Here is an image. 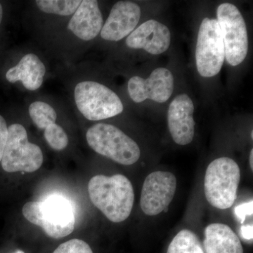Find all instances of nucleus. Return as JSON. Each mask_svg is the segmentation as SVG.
Here are the masks:
<instances>
[{"label": "nucleus", "mask_w": 253, "mask_h": 253, "mask_svg": "<svg viewBox=\"0 0 253 253\" xmlns=\"http://www.w3.org/2000/svg\"><path fill=\"white\" fill-rule=\"evenodd\" d=\"M75 101L80 112L89 121L114 117L124 107L119 96L104 84L94 81L78 83L75 88Z\"/></svg>", "instance_id": "obj_5"}, {"label": "nucleus", "mask_w": 253, "mask_h": 253, "mask_svg": "<svg viewBox=\"0 0 253 253\" xmlns=\"http://www.w3.org/2000/svg\"><path fill=\"white\" fill-rule=\"evenodd\" d=\"M241 180L239 165L230 158L214 160L206 169L204 191L206 199L213 207L226 210L234 205Z\"/></svg>", "instance_id": "obj_3"}, {"label": "nucleus", "mask_w": 253, "mask_h": 253, "mask_svg": "<svg viewBox=\"0 0 253 253\" xmlns=\"http://www.w3.org/2000/svg\"><path fill=\"white\" fill-rule=\"evenodd\" d=\"M176 176L172 172L156 171L145 179L141 190L140 206L146 215L155 216L171 204L176 190Z\"/></svg>", "instance_id": "obj_9"}, {"label": "nucleus", "mask_w": 253, "mask_h": 253, "mask_svg": "<svg viewBox=\"0 0 253 253\" xmlns=\"http://www.w3.org/2000/svg\"><path fill=\"white\" fill-rule=\"evenodd\" d=\"M103 17L97 1L84 0L73 14L68 28L84 41L94 39L101 33Z\"/></svg>", "instance_id": "obj_14"}, {"label": "nucleus", "mask_w": 253, "mask_h": 253, "mask_svg": "<svg viewBox=\"0 0 253 253\" xmlns=\"http://www.w3.org/2000/svg\"><path fill=\"white\" fill-rule=\"evenodd\" d=\"M44 138L51 149L62 151L68 144V137L64 129L56 123L50 125L44 129Z\"/></svg>", "instance_id": "obj_20"}, {"label": "nucleus", "mask_w": 253, "mask_h": 253, "mask_svg": "<svg viewBox=\"0 0 253 253\" xmlns=\"http://www.w3.org/2000/svg\"><path fill=\"white\" fill-rule=\"evenodd\" d=\"M194 105L186 94L174 98L168 113V127L176 144L185 146L193 141L195 134Z\"/></svg>", "instance_id": "obj_11"}, {"label": "nucleus", "mask_w": 253, "mask_h": 253, "mask_svg": "<svg viewBox=\"0 0 253 253\" xmlns=\"http://www.w3.org/2000/svg\"><path fill=\"white\" fill-rule=\"evenodd\" d=\"M11 253H25L23 252V251H21V250H17V251H15V252Z\"/></svg>", "instance_id": "obj_27"}, {"label": "nucleus", "mask_w": 253, "mask_h": 253, "mask_svg": "<svg viewBox=\"0 0 253 253\" xmlns=\"http://www.w3.org/2000/svg\"><path fill=\"white\" fill-rule=\"evenodd\" d=\"M241 234L243 237L246 240L253 239V226H242L241 228Z\"/></svg>", "instance_id": "obj_24"}, {"label": "nucleus", "mask_w": 253, "mask_h": 253, "mask_svg": "<svg viewBox=\"0 0 253 253\" xmlns=\"http://www.w3.org/2000/svg\"><path fill=\"white\" fill-rule=\"evenodd\" d=\"M141 17V9L136 3L120 1L116 3L101 31L105 41L118 42L129 36Z\"/></svg>", "instance_id": "obj_12"}, {"label": "nucleus", "mask_w": 253, "mask_h": 253, "mask_svg": "<svg viewBox=\"0 0 253 253\" xmlns=\"http://www.w3.org/2000/svg\"><path fill=\"white\" fill-rule=\"evenodd\" d=\"M204 236L206 253H244L239 236L226 224H210L205 229Z\"/></svg>", "instance_id": "obj_16"}, {"label": "nucleus", "mask_w": 253, "mask_h": 253, "mask_svg": "<svg viewBox=\"0 0 253 253\" xmlns=\"http://www.w3.org/2000/svg\"><path fill=\"white\" fill-rule=\"evenodd\" d=\"M8 137V126L6 121L0 116V163L2 159L5 146Z\"/></svg>", "instance_id": "obj_22"}, {"label": "nucleus", "mask_w": 253, "mask_h": 253, "mask_svg": "<svg viewBox=\"0 0 253 253\" xmlns=\"http://www.w3.org/2000/svg\"><path fill=\"white\" fill-rule=\"evenodd\" d=\"M22 213L28 221L41 226L53 239L66 237L75 229V208L67 199L59 195L43 201L26 203Z\"/></svg>", "instance_id": "obj_2"}, {"label": "nucleus", "mask_w": 253, "mask_h": 253, "mask_svg": "<svg viewBox=\"0 0 253 253\" xmlns=\"http://www.w3.org/2000/svg\"><path fill=\"white\" fill-rule=\"evenodd\" d=\"M171 42L169 28L156 20H149L126 38V44L134 49H144L151 54H163Z\"/></svg>", "instance_id": "obj_13"}, {"label": "nucleus", "mask_w": 253, "mask_h": 253, "mask_svg": "<svg viewBox=\"0 0 253 253\" xmlns=\"http://www.w3.org/2000/svg\"><path fill=\"white\" fill-rule=\"evenodd\" d=\"M250 166L251 169L253 170V150H251V154H250Z\"/></svg>", "instance_id": "obj_25"}, {"label": "nucleus", "mask_w": 253, "mask_h": 253, "mask_svg": "<svg viewBox=\"0 0 253 253\" xmlns=\"http://www.w3.org/2000/svg\"><path fill=\"white\" fill-rule=\"evenodd\" d=\"M53 253H93V251L85 241L76 239L60 245Z\"/></svg>", "instance_id": "obj_21"}, {"label": "nucleus", "mask_w": 253, "mask_h": 253, "mask_svg": "<svg viewBox=\"0 0 253 253\" xmlns=\"http://www.w3.org/2000/svg\"><path fill=\"white\" fill-rule=\"evenodd\" d=\"M127 89L131 100L135 103H141L146 99L157 103L166 102L174 90V78L167 68H156L147 79L139 76L130 78Z\"/></svg>", "instance_id": "obj_10"}, {"label": "nucleus", "mask_w": 253, "mask_h": 253, "mask_svg": "<svg viewBox=\"0 0 253 253\" xmlns=\"http://www.w3.org/2000/svg\"><path fill=\"white\" fill-rule=\"evenodd\" d=\"M43 163L39 146L28 141L26 128L20 124L8 126V137L1 161L3 171L7 173L33 172Z\"/></svg>", "instance_id": "obj_6"}, {"label": "nucleus", "mask_w": 253, "mask_h": 253, "mask_svg": "<svg viewBox=\"0 0 253 253\" xmlns=\"http://www.w3.org/2000/svg\"><path fill=\"white\" fill-rule=\"evenodd\" d=\"M45 73V66L39 57L34 54H28L16 66L10 68L6 78L11 83L21 81L26 89L36 91L42 84Z\"/></svg>", "instance_id": "obj_15"}, {"label": "nucleus", "mask_w": 253, "mask_h": 253, "mask_svg": "<svg viewBox=\"0 0 253 253\" xmlns=\"http://www.w3.org/2000/svg\"><path fill=\"white\" fill-rule=\"evenodd\" d=\"M251 138L253 139V131H252V132H251Z\"/></svg>", "instance_id": "obj_28"}, {"label": "nucleus", "mask_w": 253, "mask_h": 253, "mask_svg": "<svg viewBox=\"0 0 253 253\" xmlns=\"http://www.w3.org/2000/svg\"><path fill=\"white\" fill-rule=\"evenodd\" d=\"M167 253H205V251L196 234L189 229H183L171 241Z\"/></svg>", "instance_id": "obj_17"}, {"label": "nucleus", "mask_w": 253, "mask_h": 253, "mask_svg": "<svg viewBox=\"0 0 253 253\" xmlns=\"http://www.w3.org/2000/svg\"><path fill=\"white\" fill-rule=\"evenodd\" d=\"M225 59L224 42L217 19L206 18L200 26L196 49L198 72L212 78L220 72Z\"/></svg>", "instance_id": "obj_8"}, {"label": "nucleus", "mask_w": 253, "mask_h": 253, "mask_svg": "<svg viewBox=\"0 0 253 253\" xmlns=\"http://www.w3.org/2000/svg\"><path fill=\"white\" fill-rule=\"evenodd\" d=\"M32 121L39 129H45L50 125L56 123L57 114L55 110L43 101H35L29 106Z\"/></svg>", "instance_id": "obj_19"}, {"label": "nucleus", "mask_w": 253, "mask_h": 253, "mask_svg": "<svg viewBox=\"0 0 253 253\" xmlns=\"http://www.w3.org/2000/svg\"><path fill=\"white\" fill-rule=\"evenodd\" d=\"M88 193L91 203L110 221L122 222L130 215L134 193L131 181L126 176H93L88 183Z\"/></svg>", "instance_id": "obj_1"}, {"label": "nucleus", "mask_w": 253, "mask_h": 253, "mask_svg": "<svg viewBox=\"0 0 253 253\" xmlns=\"http://www.w3.org/2000/svg\"><path fill=\"white\" fill-rule=\"evenodd\" d=\"M217 16L225 59L231 66H238L243 63L249 51V37L244 18L235 5L230 3L219 5Z\"/></svg>", "instance_id": "obj_7"}, {"label": "nucleus", "mask_w": 253, "mask_h": 253, "mask_svg": "<svg viewBox=\"0 0 253 253\" xmlns=\"http://www.w3.org/2000/svg\"><path fill=\"white\" fill-rule=\"evenodd\" d=\"M253 203L247 205H243V206H239L236 209V213L238 217L244 218L246 214H252L253 212Z\"/></svg>", "instance_id": "obj_23"}, {"label": "nucleus", "mask_w": 253, "mask_h": 253, "mask_svg": "<svg viewBox=\"0 0 253 253\" xmlns=\"http://www.w3.org/2000/svg\"><path fill=\"white\" fill-rule=\"evenodd\" d=\"M82 1L80 0H37L38 9L46 14L68 16L76 12Z\"/></svg>", "instance_id": "obj_18"}, {"label": "nucleus", "mask_w": 253, "mask_h": 253, "mask_svg": "<svg viewBox=\"0 0 253 253\" xmlns=\"http://www.w3.org/2000/svg\"><path fill=\"white\" fill-rule=\"evenodd\" d=\"M86 139L95 152L119 164L131 166L140 158V149L135 141L112 125L97 123L91 126Z\"/></svg>", "instance_id": "obj_4"}, {"label": "nucleus", "mask_w": 253, "mask_h": 253, "mask_svg": "<svg viewBox=\"0 0 253 253\" xmlns=\"http://www.w3.org/2000/svg\"><path fill=\"white\" fill-rule=\"evenodd\" d=\"M3 16V9L1 3H0V24H1V20H2Z\"/></svg>", "instance_id": "obj_26"}]
</instances>
